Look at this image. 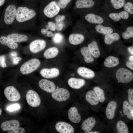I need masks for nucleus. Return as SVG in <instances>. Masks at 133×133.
<instances>
[{
    "label": "nucleus",
    "mask_w": 133,
    "mask_h": 133,
    "mask_svg": "<svg viewBox=\"0 0 133 133\" xmlns=\"http://www.w3.org/2000/svg\"><path fill=\"white\" fill-rule=\"evenodd\" d=\"M38 13L36 3L23 2L18 4L15 19L11 28L20 31L35 30Z\"/></svg>",
    "instance_id": "obj_1"
},
{
    "label": "nucleus",
    "mask_w": 133,
    "mask_h": 133,
    "mask_svg": "<svg viewBox=\"0 0 133 133\" xmlns=\"http://www.w3.org/2000/svg\"><path fill=\"white\" fill-rule=\"evenodd\" d=\"M0 15V29L12 26L14 22L18 4L17 0H7Z\"/></svg>",
    "instance_id": "obj_2"
},
{
    "label": "nucleus",
    "mask_w": 133,
    "mask_h": 133,
    "mask_svg": "<svg viewBox=\"0 0 133 133\" xmlns=\"http://www.w3.org/2000/svg\"><path fill=\"white\" fill-rule=\"evenodd\" d=\"M41 61L36 58H31L21 62L11 73L23 75L30 74L38 70L41 65Z\"/></svg>",
    "instance_id": "obj_3"
},
{
    "label": "nucleus",
    "mask_w": 133,
    "mask_h": 133,
    "mask_svg": "<svg viewBox=\"0 0 133 133\" xmlns=\"http://www.w3.org/2000/svg\"><path fill=\"white\" fill-rule=\"evenodd\" d=\"M21 31L11 28L2 30V34L8 39L15 43L20 44L24 42H29L38 38L31 34L25 33Z\"/></svg>",
    "instance_id": "obj_4"
},
{
    "label": "nucleus",
    "mask_w": 133,
    "mask_h": 133,
    "mask_svg": "<svg viewBox=\"0 0 133 133\" xmlns=\"http://www.w3.org/2000/svg\"><path fill=\"white\" fill-rule=\"evenodd\" d=\"M60 8L56 2L52 1L48 3L42 2L38 13L40 21L47 18H52L59 13Z\"/></svg>",
    "instance_id": "obj_5"
},
{
    "label": "nucleus",
    "mask_w": 133,
    "mask_h": 133,
    "mask_svg": "<svg viewBox=\"0 0 133 133\" xmlns=\"http://www.w3.org/2000/svg\"><path fill=\"white\" fill-rule=\"evenodd\" d=\"M47 45V42L45 39L39 38H36L23 47V52L25 54L30 55L36 54L44 50Z\"/></svg>",
    "instance_id": "obj_6"
},
{
    "label": "nucleus",
    "mask_w": 133,
    "mask_h": 133,
    "mask_svg": "<svg viewBox=\"0 0 133 133\" xmlns=\"http://www.w3.org/2000/svg\"><path fill=\"white\" fill-rule=\"evenodd\" d=\"M0 45L9 49L10 51H15L18 53L22 51L23 47L20 44L14 42L2 34L0 35Z\"/></svg>",
    "instance_id": "obj_7"
},
{
    "label": "nucleus",
    "mask_w": 133,
    "mask_h": 133,
    "mask_svg": "<svg viewBox=\"0 0 133 133\" xmlns=\"http://www.w3.org/2000/svg\"><path fill=\"white\" fill-rule=\"evenodd\" d=\"M51 94L52 98L59 102L67 100L70 96L69 91L67 89L62 87L56 88Z\"/></svg>",
    "instance_id": "obj_8"
},
{
    "label": "nucleus",
    "mask_w": 133,
    "mask_h": 133,
    "mask_svg": "<svg viewBox=\"0 0 133 133\" xmlns=\"http://www.w3.org/2000/svg\"><path fill=\"white\" fill-rule=\"evenodd\" d=\"M117 80L122 83H127L131 82L133 79V73L124 68H119L116 73Z\"/></svg>",
    "instance_id": "obj_9"
},
{
    "label": "nucleus",
    "mask_w": 133,
    "mask_h": 133,
    "mask_svg": "<svg viewBox=\"0 0 133 133\" xmlns=\"http://www.w3.org/2000/svg\"><path fill=\"white\" fill-rule=\"evenodd\" d=\"M26 98L28 104L32 107H37L40 104L41 100L39 96L36 92L33 90L30 89L27 91Z\"/></svg>",
    "instance_id": "obj_10"
},
{
    "label": "nucleus",
    "mask_w": 133,
    "mask_h": 133,
    "mask_svg": "<svg viewBox=\"0 0 133 133\" xmlns=\"http://www.w3.org/2000/svg\"><path fill=\"white\" fill-rule=\"evenodd\" d=\"M4 93L6 98L10 101H17L19 100L21 98L19 93L13 86L7 87L4 90Z\"/></svg>",
    "instance_id": "obj_11"
},
{
    "label": "nucleus",
    "mask_w": 133,
    "mask_h": 133,
    "mask_svg": "<svg viewBox=\"0 0 133 133\" xmlns=\"http://www.w3.org/2000/svg\"><path fill=\"white\" fill-rule=\"evenodd\" d=\"M60 73L59 70L56 67L44 68L41 69L39 72L40 75L46 79L56 78L59 75Z\"/></svg>",
    "instance_id": "obj_12"
},
{
    "label": "nucleus",
    "mask_w": 133,
    "mask_h": 133,
    "mask_svg": "<svg viewBox=\"0 0 133 133\" xmlns=\"http://www.w3.org/2000/svg\"><path fill=\"white\" fill-rule=\"evenodd\" d=\"M56 131L60 133H73L74 129L70 124L63 121L57 122L55 125Z\"/></svg>",
    "instance_id": "obj_13"
},
{
    "label": "nucleus",
    "mask_w": 133,
    "mask_h": 133,
    "mask_svg": "<svg viewBox=\"0 0 133 133\" xmlns=\"http://www.w3.org/2000/svg\"><path fill=\"white\" fill-rule=\"evenodd\" d=\"M38 84L41 89L49 93H51L56 88V85L53 82L45 78L40 80Z\"/></svg>",
    "instance_id": "obj_14"
},
{
    "label": "nucleus",
    "mask_w": 133,
    "mask_h": 133,
    "mask_svg": "<svg viewBox=\"0 0 133 133\" xmlns=\"http://www.w3.org/2000/svg\"><path fill=\"white\" fill-rule=\"evenodd\" d=\"M68 116L70 121L74 123H79L81 120V116L79 113L77 108L75 107H72L69 109Z\"/></svg>",
    "instance_id": "obj_15"
},
{
    "label": "nucleus",
    "mask_w": 133,
    "mask_h": 133,
    "mask_svg": "<svg viewBox=\"0 0 133 133\" xmlns=\"http://www.w3.org/2000/svg\"><path fill=\"white\" fill-rule=\"evenodd\" d=\"M67 83L70 87L77 89L83 87L85 84V81L82 79L71 77L68 80Z\"/></svg>",
    "instance_id": "obj_16"
},
{
    "label": "nucleus",
    "mask_w": 133,
    "mask_h": 133,
    "mask_svg": "<svg viewBox=\"0 0 133 133\" xmlns=\"http://www.w3.org/2000/svg\"><path fill=\"white\" fill-rule=\"evenodd\" d=\"M85 39L84 36L80 33H75L70 34L69 36L68 40L71 44L77 45L82 43Z\"/></svg>",
    "instance_id": "obj_17"
},
{
    "label": "nucleus",
    "mask_w": 133,
    "mask_h": 133,
    "mask_svg": "<svg viewBox=\"0 0 133 133\" xmlns=\"http://www.w3.org/2000/svg\"><path fill=\"white\" fill-rule=\"evenodd\" d=\"M96 122L95 119L92 117H89L84 120L81 125V128L85 133L91 131L94 127Z\"/></svg>",
    "instance_id": "obj_18"
},
{
    "label": "nucleus",
    "mask_w": 133,
    "mask_h": 133,
    "mask_svg": "<svg viewBox=\"0 0 133 133\" xmlns=\"http://www.w3.org/2000/svg\"><path fill=\"white\" fill-rule=\"evenodd\" d=\"M85 20L90 23L101 24L104 22V19L101 17L93 13H89L84 16Z\"/></svg>",
    "instance_id": "obj_19"
},
{
    "label": "nucleus",
    "mask_w": 133,
    "mask_h": 133,
    "mask_svg": "<svg viewBox=\"0 0 133 133\" xmlns=\"http://www.w3.org/2000/svg\"><path fill=\"white\" fill-rule=\"evenodd\" d=\"M117 106V104L115 101H112L108 103L105 111L106 115L108 119H111L114 118Z\"/></svg>",
    "instance_id": "obj_20"
},
{
    "label": "nucleus",
    "mask_w": 133,
    "mask_h": 133,
    "mask_svg": "<svg viewBox=\"0 0 133 133\" xmlns=\"http://www.w3.org/2000/svg\"><path fill=\"white\" fill-rule=\"evenodd\" d=\"M19 126V122L17 120L13 119L3 122L1 124V127L3 131H10Z\"/></svg>",
    "instance_id": "obj_21"
},
{
    "label": "nucleus",
    "mask_w": 133,
    "mask_h": 133,
    "mask_svg": "<svg viewBox=\"0 0 133 133\" xmlns=\"http://www.w3.org/2000/svg\"><path fill=\"white\" fill-rule=\"evenodd\" d=\"M77 72L80 76L86 79H91L95 76V73L93 70L84 67H79L77 70Z\"/></svg>",
    "instance_id": "obj_22"
},
{
    "label": "nucleus",
    "mask_w": 133,
    "mask_h": 133,
    "mask_svg": "<svg viewBox=\"0 0 133 133\" xmlns=\"http://www.w3.org/2000/svg\"><path fill=\"white\" fill-rule=\"evenodd\" d=\"M129 16V14L126 11H123L119 13H112L109 15V18L115 21H119L121 19H126Z\"/></svg>",
    "instance_id": "obj_23"
},
{
    "label": "nucleus",
    "mask_w": 133,
    "mask_h": 133,
    "mask_svg": "<svg viewBox=\"0 0 133 133\" xmlns=\"http://www.w3.org/2000/svg\"><path fill=\"white\" fill-rule=\"evenodd\" d=\"M59 50L57 47H52L46 49L43 55L46 59H51L56 57L59 54Z\"/></svg>",
    "instance_id": "obj_24"
},
{
    "label": "nucleus",
    "mask_w": 133,
    "mask_h": 133,
    "mask_svg": "<svg viewBox=\"0 0 133 133\" xmlns=\"http://www.w3.org/2000/svg\"><path fill=\"white\" fill-rule=\"evenodd\" d=\"M123 111L124 114L129 119L133 120V106L127 101H124L123 104Z\"/></svg>",
    "instance_id": "obj_25"
},
{
    "label": "nucleus",
    "mask_w": 133,
    "mask_h": 133,
    "mask_svg": "<svg viewBox=\"0 0 133 133\" xmlns=\"http://www.w3.org/2000/svg\"><path fill=\"white\" fill-rule=\"evenodd\" d=\"M80 51L86 63H89L94 62V57L88 47L84 46L82 47Z\"/></svg>",
    "instance_id": "obj_26"
},
{
    "label": "nucleus",
    "mask_w": 133,
    "mask_h": 133,
    "mask_svg": "<svg viewBox=\"0 0 133 133\" xmlns=\"http://www.w3.org/2000/svg\"><path fill=\"white\" fill-rule=\"evenodd\" d=\"M94 4L93 0H77L75 3V6L78 9L91 8Z\"/></svg>",
    "instance_id": "obj_27"
},
{
    "label": "nucleus",
    "mask_w": 133,
    "mask_h": 133,
    "mask_svg": "<svg viewBox=\"0 0 133 133\" xmlns=\"http://www.w3.org/2000/svg\"><path fill=\"white\" fill-rule=\"evenodd\" d=\"M119 64V60L117 57L113 56H108L105 59L104 64L105 66L108 68H112L117 66Z\"/></svg>",
    "instance_id": "obj_28"
},
{
    "label": "nucleus",
    "mask_w": 133,
    "mask_h": 133,
    "mask_svg": "<svg viewBox=\"0 0 133 133\" xmlns=\"http://www.w3.org/2000/svg\"><path fill=\"white\" fill-rule=\"evenodd\" d=\"M88 47L94 57L96 58L99 57L100 52L97 43L96 41L93 40L89 43L88 45Z\"/></svg>",
    "instance_id": "obj_29"
},
{
    "label": "nucleus",
    "mask_w": 133,
    "mask_h": 133,
    "mask_svg": "<svg viewBox=\"0 0 133 133\" xmlns=\"http://www.w3.org/2000/svg\"><path fill=\"white\" fill-rule=\"evenodd\" d=\"M85 98L86 100L91 105H96L99 103L96 95L93 90L88 91L85 94Z\"/></svg>",
    "instance_id": "obj_30"
},
{
    "label": "nucleus",
    "mask_w": 133,
    "mask_h": 133,
    "mask_svg": "<svg viewBox=\"0 0 133 133\" xmlns=\"http://www.w3.org/2000/svg\"><path fill=\"white\" fill-rule=\"evenodd\" d=\"M120 36L119 34L117 33H114L105 35L104 38V42L107 45L112 44L115 41L119 40Z\"/></svg>",
    "instance_id": "obj_31"
},
{
    "label": "nucleus",
    "mask_w": 133,
    "mask_h": 133,
    "mask_svg": "<svg viewBox=\"0 0 133 133\" xmlns=\"http://www.w3.org/2000/svg\"><path fill=\"white\" fill-rule=\"evenodd\" d=\"M95 29L97 32L105 35L112 33L113 32V29L111 27L104 26L101 24L96 25Z\"/></svg>",
    "instance_id": "obj_32"
},
{
    "label": "nucleus",
    "mask_w": 133,
    "mask_h": 133,
    "mask_svg": "<svg viewBox=\"0 0 133 133\" xmlns=\"http://www.w3.org/2000/svg\"><path fill=\"white\" fill-rule=\"evenodd\" d=\"M93 90L99 101L103 102L105 100L104 92L103 89L98 86H95L93 88Z\"/></svg>",
    "instance_id": "obj_33"
},
{
    "label": "nucleus",
    "mask_w": 133,
    "mask_h": 133,
    "mask_svg": "<svg viewBox=\"0 0 133 133\" xmlns=\"http://www.w3.org/2000/svg\"><path fill=\"white\" fill-rule=\"evenodd\" d=\"M116 129L118 133H129L128 128L123 121L121 120L118 121L117 123Z\"/></svg>",
    "instance_id": "obj_34"
},
{
    "label": "nucleus",
    "mask_w": 133,
    "mask_h": 133,
    "mask_svg": "<svg viewBox=\"0 0 133 133\" xmlns=\"http://www.w3.org/2000/svg\"><path fill=\"white\" fill-rule=\"evenodd\" d=\"M122 36L124 39L127 40L133 37V27L130 26L127 27L125 31L122 34Z\"/></svg>",
    "instance_id": "obj_35"
},
{
    "label": "nucleus",
    "mask_w": 133,
    "mask_h": 133,
    "mask_svg": "<svg viewBox=\"0 0 133 133\" xmlns=\"http://www.w3.org/2000/svg\"><path fill=\"white\" fill-rule=\"evenodd\" d=\"M111 2L113 7L116 9L122 8L125 4V0H111Z\"/></svg>",
    "instance_id": "obj_36"
},
{
    "label": "nucleus",
    "mask_w": 133,
    "mask_h": 133,
    "mask_svg": "<svg viewBox=\"0 0 133 133\" xmlns=\"http://www.w3.org/2000/svg\"><path fill=\"white\" fill-rule=\"evenodd\" d=\"M43 26L47 28L49 30L51 31H55L56 29V25L52 21L44 22L42 24Z\"/></svg>",
    "instance_id": "obj_37"
},
{
    "label": "nucleus",
    "mask_w": 133,
    "mask_h": 133,
    "mask_svg": "<svg viewBox=\"0 0 133 133\" xmlns=\"http://www.w3.org/2000/svg\"><path fill=\"white\" fill-rule=\"evenodd\" d=\"M125 11L131 15L133 14V4L130 2H128L125 3L123 6Z\"/></svg>",
    "instance_id": "obj_38"
},
{
    "label": "nucleus",
    "mask_w": 133,
    "mask_h": 133,
    "mask_svg": "<svg viewBox=\"0 0 133 133\" xmlns=\"http://www.w3.org/2000/svg\"><path fill=\"white\" fill-rule=\"evenodd\" d=\"M20 108V105L17 103L11 104L8 106L7 110L10 112H12L18 110Z\"/></svg>",
    "instance_id": "obj_39"
},
{
    "label": "nucleus",
    "mask_w": 133,
    "mask_h": 133,
    "mask_svg": "<svg viewBox=\"0 0 133 133\" xmlns=\"http://www.w3.org/2000/svg\"><path fill=\"white\" fill-rule=\"evenodd\" d=\"M71 0H59L57 3L60 9H64L66 7Z\"/></svg>",
    "instance_id": "obj_40"
},
{
    "label": "nucleus",
    "mask_w": 133,
    "mask_h": 133,
    "mask_svg": "<svg viewBox=\"0 0 133 133\" xmlns=\"http://www.w3.org/2000/svg\"><path fill=\"white\" fill-rule=\"evenodd\" d=\"M53 37V41L55 43L59 44L63 41V36L60 33H56L54 35Z\"/></svg>",
    "instance_id": "obj_41"
},
{
    "label": "nucleus",
    "mask_w": 133,
    "mask_h": 133,
    "mask_svg": "<svg viewBox=\"0 0 133 133\" xmlns=\"http://www.w3.org/2000/svg\"><path fill=\"white\" fill-rule=\"evenodd\" d=\"M128 100L130 103L133 106V89L130 88L128 91Z\"/></svg>",
    "instance_id": "obj_42"
},
{
    "label": "nucleus",
    "mask_w": 133,
    "mask_h": 133,
    "mask_svg": "<svg viewBox=\"0 0 133 133\" xmlns=\"http://www.w3.org/2000/svg\"><path fill=\"white\" fill-rule=\"evenodd\" d=\"M25 130L24 128L21 127H17L9 131L7 133H24Z\"/></svg>",
    "instance_id": "obj_43"
},
{
    "label": "nucleus",
    "mask_w": 133,
    "mask_h": 133,
    "mask_svg": "<svg viewBox=\"0 0 133 133\" xmlns=\"http://www.w3.org/2000/svg\"><path fill=\"white\" fill-rule=\"evenodd\" d=\"M6 57L4 55L0 56V66L3 68H6L7 66L5 62Z\"/></svg>",
    "instance_id": "obj_44"
},
{
    "label": "nucleus",
    "mask_w": 133,
    "mask_h": 133,
    "mask_svg": "<svg viewBox=\"0 0 133 133\" xmlns=\"http://www.w3.org/2000/svg\"><path fill=\"white\" fill-rule=\"evenodd\" d=\"M10 58L13 65H16L18 64L19 62L21 60V58L20 57L18 56Z\"/></svg>",
    "instance_id": "obj_45"
},
{
    "label": "nucleus",
    "mask_w": 133,
    "mask_h": 133,
    "mask_svg": "<svg viewBox=\"0 0 133 133\" xmlns=\"http://www.w3.org/2000/svg\"><path fill=\"white\" fill-rule=\"evenodd\" d=\"M126 66L132 70H133V61H127L126 63Z\"/></svg>",
    "instance_id": "obj_46"
},
{
    "label": "nucleus",
    "mask_w": 133,
    "mask_h": 133,
    "mask_svg": "<svg viewBox=\"0 0 133 133\" xmlns=\"http://www.w3.org/2000/svg\"><path fill=\"white\" fill-rule=\"evenodd\" d=\"M24 3H35L38 0H19Z\"/></svg>",
    "instance_id": "obj_47"
},
{
    "label": "nucleus",
    "mask_w": 133,
    "mask_h": 133,
    "mask_svg": "<svg viewBox=\"0 0 133 133\" xmlns=\"http://www.w3.org/2000/svg\"><path fill=\"white\" fill-rule=\"evenodd\" d=\"M54 34L52 31L49 30L47 32L45 37H53L54 36Z\"/></svg>",
    "instance_id": "obj_48"
},
{
    "label": "nucleus",
    "mask_w": 133,
    "mask_h": 133,
    "mask_svg": "<svg viewBox=\"0 0 133 133\" xmlns=\"http://www.w3.org/2000/svg\"><path fill=\"white\" fill-rule=\"evenodd\" d=\"M63 28V25L61 23L58 24L56 25V29L58 31H61Z\"/></svg>",
    "instance_id": "obj_49"
},
{
    "label": "nucleus",
    "mask_w": 133,
    "mask_h": 133,
    "mask_svg": "<svg viewBox=\"0 0 133 133\" xmlns=\"http://www.w3.org/2000/svg\"><path fill=\"white\" fill-rule=\"evenodd\" d=\"M128 51L131 54H133V46H132L129 47L127 49Z\"/></svg>",
    "instance_id": "obj_50"
},
{
    "label": "nucleus",
    "mask_w": 133,
    "mask_h": 133,
    "mask_svg": "<svg viewBox=\"0 0 133 133\" xmlns=\"http://www.w3.org/2000/svg\"><path fill=\"white\" fill-rule=\"evenodd\" d=\"M65 17L63 16H60V17H57L56 19V21L57 22L60 21L61 20L64 19Z\"/></svg>",
    "instance_id": "obj_51"
},
{
    "label": "nucleus",
    "mask_w": 133,
    "mask_h": 133,
    "mask_svg": "<svg viewBox=\"0 0 133 133\" xmlns=\"http://www.w3.org/2000/svg\"><path fill=\"white\" fill-rule=\"evenodd\" d=\"M7 0H0V8L6 3Z\"/></svg>",
    "instance_id": "obj_52"
},
{
    "label": "nucleus",
    "mask_w": 133,
    "mask_h": 133,
    "mask_svg": "<svg viewBox=\"0 0 133 133\" xmlns=\"http://www.w3.org/2000/svg\"><path fill=\"white\" fill-rule=\"evenodd\" d=\"M129 59L130 61H133V56L131 55L129 57Z\"/></svg>",
    "instance_id": "obj_53"
},
{
    "label": "nucleus",
    "mask_w": 133,
    "mask_h": 133,
    "mask_svg": "<svg viewBox=\"0 0 133 133\" xmlns=\"http://www.w3.org/2000/svg\"><path fill=\"white\" fill-rule=\"evenodd\" d=\"M100 132L97 131H90V132H88L87 133H99Z\"/></svg>",
    "instance_id": "obj_54"
},
{
    "label": "nucleus",
    "mask_w": 133,
    "mask_h": 133,
    "mask_svg": "<svg viewBox=\"0 0 133 133\" xmlns=\"http://www.w3.org/2000/svg\"><path fill=\"white\" fill-rule=\"evenodd\" d=\"M2 112V110L0 108V116L1 115Z\"/></svg>",
    "instance_id": "obj_55"
}]
</instances>
